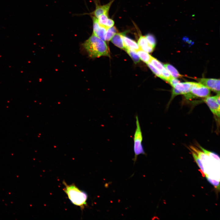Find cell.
<instances>
[{
  "instance_id": "cell-1",
  "label": "cell",
  "mask_w": 220,
  "mask_h": 220,
  "mask_svg": "<svg viewBox=\"0 0 220 220\" xmlns=\"http://www.w3.org/2000/svg\"><path fill=\"white\" fill-rule=\"evenodd\" d=\"M82 46L91 58L109 56L108 48L105 41L93 33L83 43Z\"/></svg>"
},
{
  "instance_id": "cell-2",
  "label": "cell",
  "mask_w": 220,
  "mask_h": 220,
  "mask_svg": "<svg viewBox=\"0 0 220 220\" xmlns=\"http://www.w3.org/2000/svg\"><path fill=\"white\" fill-rule=\"evenodd\" d=\"M63 190L71 202L75 205L80 207L82 210L87 206L88 195L84 191L80 189L75 184L68 185L64 181Z\"/></svg>"
},
{
  "instance_id": "cell-3",
  "label": "cell",
  "mask_w": 220,
  "mask_h": 220,
  "mask_svg": "<svg viewBox=\"0 0 220 220\" xmlns=\"http://www.w3.org/2000/svg\"><path fill=\"white\" fill-rule=\"evenodd\" d=\"M136 128L133 137V150L134 157L133 159L134 163L136 162L138 156L140 154L146 155L142 145L143 136L138 116H135Z\"/></svg>"
},
{
  "instance_id": "cell-4",
  "label": "cell",
  "mask_w": 220,
  "mask_h": 220,
  "mask_svg": "<svg viewBox=\"0 0 220 220\" xmlns=\"http://www.w3.org/2000/svg\"><path fill=\"white\" fill-rule=\"evenodd\" d=\"M210 93L209 89L199 83L192 88L190 92L184 95L187 99L196 97L205 98L209 96Z\"/></svg>"
},
{
  "instance_id": "cell-5",
  "label": "cell",
  "mask_w": 220,
  "mask_h": 220,
  "mask_svg": "<svg viewBox=\"0 0 220 220\" xmlns=\"http://www.w3.org/2000/svg\"><path fill=\"white\" fill-rule=\"evenodd\" d=\"M197 80L199 83L210 90L217 94L220 93L219 79L202 78Z\"/></svg>"
},
{
  "instance_id": "cell-6",
  "label": "cell",
  "mask_w": 220,
  "mask_h": 220,
  "mask_svg": "<svg viewBox=\"0 0 220 220\" xmlns=\"http://www.w3.org/2000/svg\"><path fill=\"white\" fill-rule=\"evenodd\" d=\"M204 101L207 104L211 111L215 117L219 118L220 105L216 101L215 96H208L205 98Z\"/></svg>"
},
{
  "instance_id": "cell-7",
  "label": "cell",
  "mask_w": 220,
  "mask_h": 220,
  "mask_svg": "<svg viewBox=\"0 0 220 220\" xmlns=\"http://www.w3.org/2000/svg\"><path fill=\"white\" fill-rule=\"evenodd\" d=\"M91 17L93 22V33L99 38L105 41V37L107 29L99 25L96 18L92 16Z\"/></svg>"
},
{
  "instance_id": "cell-8",
  "label": "cell",
  "mask_w": 220,
  "mask_h": 220,
  "mask_svg": "<svg viewBox=\"0 0 220 220\" xmlns=\"http://www.w3.org/2000/svg\"><path fill=\"white\" fill-rule=\"evenodd\" d=\"M115 0H112L108 3L103 5L96 4L95 10L90 13L91 15L97 18L100 16L104 14H108L110 7Z\"/></svg>"
},
{
  "instance_id": "cell-9",
  "label": "cell",
  "mask_w": 220,
  "mask_h": 220,
  "mask_svg": "<svg viewBox=\"0 0 220 220\" xmlns=\"http://www.w3.org/2000/svg\"><path fill=\"white\" fill-rule=\"evenodd\" d=\"M199 83L194 82H179L173 87L178 90L181 94L184 95L190 92L192 88L197 85Z\"/></svg>"
},
{
  "instance_id": "cell-10",
  "label": "cell",
  "mask_w": 220,
  "mask_h": 220,
  "mask_svg": "<svg viewBox=\"0 0 220 220\" xmlns=\"http://www.w3.org/2000/svg\"><path fill=\"white\" fill-rule=\"evenodd\" d=\"M97 19L99 25L106 29L114 26V21L108 18V14L101 15Z\"/></svg>"
},
{
  "instance_id": "cell-11",
  "label": "cell",
  "mask_w": 220,
  "mask_h": 220,
  "mask_svg": "<svg viewBox=\"0 0 220 220\" xmlns=\"http://www.w3.org/2000/svg\"><path fill=\"white\" fill-rule=\"evenodd\" d=\"M126 32H124L122 36L124 46L125 48H130L137 51L140 49L139 46L135 41L126 36Z\"/></svg>"
},
{
  "instance_id": "cell-12",
  "label": "cell",
  "mask_w": 220,
  "mask_h": 220,
  "mask_svg": "<svg viewBox=\"0 0 220 220\" xmlns=\"http://www.w3.org/2000/svg\"><path fill=\"white\" fill-rule=\"evenodd\" d=\"M124 32H117L111 40L112 42L116 46L125 50V48L124 46L122 38V36Z\"/></svg>"
},
{
  "instance_id": "cell-13",
  "label": "cell",
  "mask_w": 220,
  "mask_h": 220,
  "mask_svg": "<svg viewBox=\"0 0 220 220\" xmlns=\"http://www.w3.org/2000/svg\"><path fill=\"white\" fill-rule=\"evenodd\" d=\"M165 68L168 70L172 77L175 78L182 77V76L180 74L177 69L172 65L169 64L163 65Z\"/></svg>"
},
{
  "instance_id": "cell-14",
  "label": "cell",
  "mask_w": 220,
  "mask_h": 220,
  "mask_svg": "<svg viewBox=\"0 0 220 220\" xmlns=\"http://www.w3.org/2000/svg\"><path fill=\"white\" fill-rule=\"evenodd\" d=\"M136 52L140 59L146 64L150 62L152 57L148 53L141 49L136 51Z\"/></svg>"
},
{
  "instance_id": "cell-15",
  "label": "cell",
  "mask_w": 220,
  "mask_h": 220,
  "mask_svg": "<svg viewBox=\"0 0 220 220\" xmlns=\"http://www.w3.org/2000/svg\"><path fill=\"white\" fill-rule=\"evenodd\" d=\"M190 151L191 152L192 156L195 160L196 164L200 169V171L202 174L203 177H204V168L203 165V163L201 160L198 157L197 155L193 151L189 148Z\"/></svg>"
},
{
  "instance_id": "cell-16",
  "label": "cell",
  "mask_w": 220,
  "mask_h": 220,
  "mask_svg": "<svg viewBox=\"0 0 220 220\" xmlns=\"http://www.w3.org/2000/svg\"><path fill=\"white\" fill-rule=\"evenodd\" d=\"M199 147L202 151L208 155L212 160L217 162H219L220 157L218 154L215 152L207 150L200 145Z\"/></svg>"
},
{
  "instance_id": "cell-17",
  "label": "cell",
  "mask_w": 220,
  "mask_h": 220,
  "mask_svg": "<svg viewBox=\"0 0 220 220\" xmlns=\"http://www.w3.org/2000/svg\"><path fill=\"white\" fill-rule=\"evenodd\" d=\"M117 32V30L115 26H112L106 29L105 40L109 41L111 40L114 35Z\"/></svg>"
},
{
  "instance_id": "cell-18",
  "label": "cell",
  "mask_w": 220,
  "mask_h": 220,
  "mask_svg": "<svg viewBox=\"0 0 220 220\" xmlns=\"http://www.w3.org/2000/svg\"><path fill=\"white\" fill-rule=\"evenodd\" d=\"M125 50L127 52L135 64L139 63L140 61V58L137 54L136 51L132 49L127 48Z\"/></svg>"
},
{
  "instance_id": "cell-19",
  "label": "cell",
  "mask_w": 220,
  "mask_h": 220,
  "mask_svg": "<svg viewBox=\"0 0 220 220\" xmlns=\"http://www.w3.org/2000/svg\"><path fill=\"white\" fill-rule=\"evenodd\" d=\"M150 63L160 72L164 68V67L161 63L153 57H152Z\"/></svg>"
},
{
  "instance_id": "cell-20",
  "label": "cell",
  "mask_w": 220,
  "mask_h": 220,
  "mask_svg": "<svg viewBox=\"0 0 220 220\" xmlns=\"http://www.w3.org/2000/svg\"><path fill=\"white\" fill-rule=\"evenodd\" d=\"M138 44L141 49L149 45L145 37L142 35L140 36L138 41Z\"/></svg>"
},
{
  "instance_id": "cell-21",
  "label": "cell",
  "mask_w": 220,
  "mask_h": 220,
  "mask_svg": "<svg viewBox=\"0 0 220 220\" xmlns=\"http://www.w3.org/2000/svg\"><path fill=\"white\" fill-rule=\"evenodd\" d=\"M145 37L149 44L154 48L156 45V41L154 36L149 34L146 35Z\"/></svg>"
},
{
  "instance_id": "cell-22",
  "label": "cell",
  "mask_w": 220,
  "mask_h": 220,
  "mask_svg": "<svg viewBox=\"0 0 220 220\" xmlns=\"http://www.w3.org/2000/svg\"><path fill=\"white\" fill-rule=\"evenodd\" d=\"M148 67L152 72L157 76L163 80V78L161 72L151 64L150 62L146 63Z\"/></svg>"
},
{
  "instance_id": "cell-23",
  "label": "cell",
  "mask_w": 220,
  "mask_h": 220,
  "mask_svg": "<svg viewBox=\"0 0 220 220\" xmlns=\"http://www.w3.org/2000/svg\"><path fill=\"white\" fill-rule=\"evenodd\" d=\"M163 78V80L169 82L170 79L172 77L168 70L165 68L161 72Z\"/></svg>"
},
{
  "instance_id": "cell-24",
  "label": "cell",
  "mask_w": 220,
  "mask_h": 220,
  "mask_svg": "<svg viewBox=\"0 0 220 220\" xmlns=\"http://www.w3.org/2000/svg\"><path fill=\"white\" fill-rule=\"evenodd\" d=\"M207 181L218 190H219L220 184L219 181H217L215 180L211 179L207 177H205Z\"/></svg>"
},
{
  "instance_id": "cell-25",
  "label": "cell",
  "mask_w": 220,
  "mask_h": 220,
  "mask_svg": "<svg viewBox=\"0 0 220 220\" xmlns=\"http://www.w3.org/2000/svg\"><path fill=\"white\" fill-rule=\"evenodd\" d=\"M169 82L172 86L173 87L177 84L179 83L180 81L176 78L172 77L170 80Z\"/></svg>"
}]
</instances>
